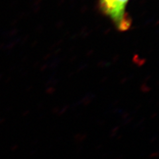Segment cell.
<instances>
[{"label":"cell","instance_id":"1","mask_svg":"<svg viewBox=\"0 0 159 159\" xmlns=\"http://www.w3.org/2000/svg\"><path fill=\"white\" fill-rule=\"evenodd\" d=\"M129 0H99L100 11L110 18L116 28L121 31L128 30L131 25V20L126 12Z\"/></svg>","mask_w":159,"mask_h":159}]
</instances>
